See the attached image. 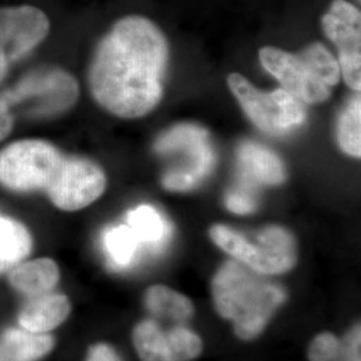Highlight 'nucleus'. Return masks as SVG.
Returning <instances> with one entry per match:
<instances>
[{"mask_svg":"<svg viewBox=\"0 0 361 361\" xmlns=\"http://www.w3.org/2000/svg\"><path fill=\"white\" fill-rule=\"evenodd\" d=\"M212 292L216 310L232 322L235 335L243 340L257 337L285 301L281 288L237 259L219 268Z\"/></svg>","mask_w":361,"mask_h":361,"instance_id":"2","label":"nucleus"},{"mask_svg":"<svg viewBox=\"0 0 361 361\" xmlns=\"http://www.w3.org/2000/svg\"><path fill=\"white\" fill-rule=\"evenodd\" d=\"M104 247L110 265L121 269L134 262L141 243L126 224L111 228L104 233Z\"/></svg>","mask_w":361,"mask_h":361,"instance_id":"20","label":"nucleus"},{"mask_svg":"<svg viewBox=\"0 0 361 361\" xmlns=\"http://www.w3.org/2000/svg\"><path fill=\"white\" fill-rule=\"evenodd\" d=\"M71 312V304L65 295L44 293L27 297L19 312V325L32 334H50L65 323Z\"/></svg>","mask_w":361,"mask_h":361,"instance_id":"13","label":"nucleus"},{"mask_svg":"<svg viewBox=\"0 0 361 361\" xmlns=\"http://www.w3.org/2000/svg\"><path fill=\"white\" fill-rule=\"evenodd\" d=\"M325 35L338 50V67L352 90L361 87V13L345 0H335L322 19Z\"/></svg>","mask_w":361,"mask_h":361,"instance_id":"11","label":"nucleus"},{"mask_svg":"<svg viewBox=\"0 0 361 361\" xmlns=\"http://www.w3.org/2000/svg\"><path fill=\"white\" fill-rule=\"evenodd\" d=\"M210 238L224 252L259 274H280L297 262L293 234L281 226H268L250 240L225 225H214Z\"/></svg>","mask_w":361,"mask_h":361,"instance_id":"4","label":"nucleus"},{"mask_svg":"<svg viewBox=\"0 0 361 361\" xmlns=\"http://www.w3.org/2000/svg\"><path fill=\"white\" fill-rule=\"evenodd\" d=\"M340 353L341 341L334 334L329 332H324L316 336L308 350L310 361L338 360Z\"/></svg>","mask_w":361,"mask_h":361,"instance_id":"22","label":"nucleus"},{"mask_svg":"<svg viewBox=\"0 0 361 361\" xmlns=\"http://www.w3.org/2000/svg\"><path fill=\"white\" fill-rule=\"evenodd\" d=\"M168 61L161 28L145 16H125L95 47L87 74L91 95L113 116H147L162 99Z\"/></svg>","mask_w":361,"mask_h":361,"instance_id":"1","label":"nucleus"},{"mask_svg":"<svg viewBox=\"0 0 361 361\" xmlns=\"http://www.w3.org/2000/svg\"><path fill=\"white\" fill-rule=\"evenodd\" d=\"M55 347L50 334H32L20 328H8L0 334V361H39Z\"/></svg>","mask_w":361,"mask_h":361,"instance_id":"16","label":"nucleus"},{"mask_svg":"<svg viewBox=\"0 0 361 361\" xmlns=\"http://www.w3.org/2000/svg\"><path fill=\"white\" fill-rule=\"evenodd\" d=\"M158 154H180L186 164L165 173L162 183L171 192H189L207 180L216 166V153L207 130L193 123H182L164 133L154 143Z\"/></svg>","mask_w":361,"mask_h":361,"instance_id":"6","label":"nucleus"},{"mask_svg":"<svg viewBox=\"0 0 361 361\" xmlns=\"http://www.w3.org/2000/svg\"><path fill=\"white\" fill-rule=\"evenodd\" d=\"M133 344L142 361H192L204 348L200 336L188 328L162 329L153 320H143L134 328Z\"/></svg>","mask_w":361,"mask_h":361,"instance_id":"12","label":"nucleus"},{"mask_svg":"<svg viewBox=\"0 0 361 361\" xmlns=\"http://www.w3.org/2000/svg\"><path fill=\"white\" fill-rule=\"evenodd\" d=\"M86 361H123L116 349L109 344L99 343L89 348Z\"/></svg>","mask_w":361,"mask_h":361,"instance_id":"25","label":"nucleus"},{"mask_svg":"<svg viewBox=\"0 0 361 361\" xmlns=\"http://www.w3.org/2000/svg\"><path fill=\"white\" fill-rule=\"evenodd\" d=\"M128 225L137 235L141 246L162 249L171 234V226L164 216L150 205H141L128 214Z\"/></svg>","mask_w":361,"mask_h":361,"instance_id":"18","label":"nucleus"},{"mask_svg":"<svg viewBox=\"0 0 361 361\" xmlns=\"http://www.w3.org/2000/svg\"><path fill=\"white\" fill-rule=\"evenodd\" d=\"M106 174L98 164L83 157H66L59 177L46 195L54 207L63 212H77L91 205L106 190Z\"/></svg>","mask_w":361,"mask_h":361,"instance_id":"10","label":"nucleus"},{"mask_svg":"<svg viewBox=\"0 0 361 361\" xmlns=\"http://www.w3.org/2000/svg\"><path fill=\"white\" fill-rule=\"evenodd\" d=\"M50 27L47 15L37 7H0V80L10 66L47 38Z\"/></svg>","mask_w":361,"mask_h":361,"instance_id":"9","label":"nucleus"},{"mask_svg":"<svg viewBox=\"0 0 361 361\" xmlns=\"http://www.w3.org/2000/svg\"><path fill=\"white\" fill-rule=\"evenodd\" d=\"M228 85L249 119L271 135H285L305 121L302 102L284 89L262 92L241 74H231Z\"/></svg>","mask_w":361,"mask_h":361,"instance_id":"8","label":"nucleus"},{"mask_svg":"<svg viewBox=\"0 0 361 361\" xmlns=\"http://www.w3.org/2000/svg\"><path fill=\"white\" fill-rule=\"evenodd\" d=\"M66 157L44 140L10 143L0 150V186L13 193H46L59 177Z\"/></svg>","mask_w":361,"mask_h":361,"instance_id":"5","label":"nucleus"},{"mask_svg":"<svg viewBox=\"0 0 361 361\" xmlns=\"http://www.w3.org/2000/svg\"><path fill=\"white\" fill-rule=\"evenodd\" d=\"M61 271L51 258L23 261L8 273V283L16 292L26 297L50 293L59 283Z\"/></svg>","mask_w":361,"mask_h":361,"instance_id":"15","label":"nucleus"},{"mask_svg":"<svg viewBox=\"0 0 361 361\" xmlns=\"http://www.w3.org/2000/svg\"><path fill=\"white\" fill-rule=\"evenodd\" d=\"M10 107L31 119H46L70 110L79 95L77 80L65 70L49 68L27 74L13 90L1 94Z\"/></svg>","mask_w":361,"mask_h":361,"instance_id":"7","label":"nucleus"},{"mask_svg":"<svg viewBox=\"0 0 361 361\" xmlns=\"http://www.w3.org/2000/svg\"><path fill=\"white\" fill-rule=\"evenodd\" d=\"M244 186L253 189L255 183L280 185L286 178L283 161L268 147L258 143L244 142L237 152Z\"/></svg>","mask_w":361,"mask_h":361,"instance_id":"14","label":"nucleus"},{"mask_svg":"<svg viewBox=\"0 0 361 361\" xmlns=\"http://www.w3.org/2000/svg\"><path fill=\"white\" fill-rule=\"evenodd\" d=\"M32 250V237L26 226L8 217H0V271L23 262Z\"/></svg>","mask_w":361,"mask_h":361,"instance_id":"19","label":"nucleus"},{"mask_svg":"<svg viewBox=\"0 0 361 361\" xmlns=\"http://www.w3.org/2000/svg\"><path fill=\"white\" fill-rule=\"evenodd\" d=\"M145 305L155 317L182 325L193 317V302L164 285H154L145 293Z\"/></svg>","mask_w":361,"mask_h":361,"instance_id":"17","label":"nucleus"},{"mask_svg":"<svg viewBox=\"0 0 361 361\" xmlns=\"http://www.w3.org/2000/svg\"><path fill=\"white\" fill-rule=\"evenodd\" d=\"M226 207L235 214H249L257 209V198L253 194V189L247 186H241L235 190H232L226 195L225 200Z\"/></svg>","mask_w":361,"mask_h":361,"instance_id":"23","label":"nucleus"},{"mask_svg":"<svg viewBox=\"0 0 361 361\" xmlns=\"http://www.w3.org/2000/svg\"><path fill=\"white\" fill-rule=\"evenodd\" d=\"M259 61L285 91L305 104L325 102L341 77L337 59L322 43H312L298 54L264 47Z\"/></svg>","mask_w":361,"mask_h":361,"instance_id":"3","label":"nucleus"},{"mask_svg":"<svg viewBox=\"0 0 361 361\" xmlns=\"http://www.w3.org/2000/svg\"><path fill=\"white\" fill-rule=\"evenodd\" d=\"M13 109L10 107L6 98L0 94V142H3L13 129Z\"/></svg>","mask_w":361,"mask_h":361,"instance_id":"24","label":"nucleus"},{"mask_svg":"<svg viewBox=\"0 0 361 361\" xmlns=\"http://www.w3.org/2000/svg\"><path fill=\"white\" fill-rule=\"evenodd\" d=\"M337 138L344 153L360 158L361 154V101L360 91L352 98L338 121Z\"/></svg>","mask_w":361,"mask_h":361,"instance_id":"21","label":"nucleus"}]
</instances>
